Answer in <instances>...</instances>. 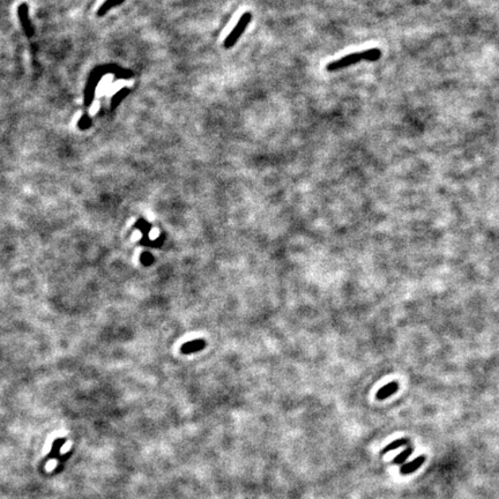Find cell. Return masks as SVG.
Returning <instances> with one entry per match:
<instances>
[{
	"mask_svg": "<svg viewBox=\"0 0 499 499\" xmlns=\"http://www.w3.org/2000/svg\"><path fill=\"white\" fill-rule=\"evenodd\" d=\"M380 57H382V51L377 47H373V49L365 50L363 52H355L345 55L343 58H340L338 60L332 61L327 65V71L333 72V71H338V69L346 68L348 66H351L356 62L361 60H368V61H377L379 60Z\"/></svg>",
	"mask_w": 499,
	"mask_h": 499,
	"instance_id": "1",
	"label": "cell"
},
{
	"mask_svg": "<svg viewBox=\"0 0 499 499\" xmlns=\"http://www.w3.org/2000/svg\"><path fill=\"white\" fill-rule=\"evenodd\" d=\"M106 72H109L108 66H106V67H101V66H98V67H96L94 71L91 72L89 79H88V81H87L86 88H84V99H83L84 102L83 103H84V106H86V108H89V106L92 104V101H94V98H95V91H96V88H97V84L99 82V80H101V77L104 75Z\"/></svg>",
	"mask_w": 499,
	"mask_h": 499,
	"instance_id": "2",
	"label": "cell"
},
{
	"mask_svg": "<svg viewBox=\"0 0 499 499\" xmlns=\"http://www.w3.org/2000/svg\"><path fill=\"white\" fill-rule=\"evenodd\" d=\"M251 18H252V14L250 12H245L239 17L237 24L235 25V28L232 29L230 34H229L227 38L224 39L223 43L224 49H231V47L237 43V40L240 38V36H242L244 34V31H245L247 24L251 22Z\"/></svg>",
	"mask_w": 499,
	"mask_h": 499,
	"instance_id": "3",
	"label": "cell"
},
{
	"mask_svg": "<svg viewBox=\"0 0 499 499\" xmlns=\"http://www.w3.org/2000/svg\"><path fill=\"white\" fill-rule=\"evenodd\" d=\"M29 7L27 3H22V5L18 6L17 8V14L18 17H20V22L22 28H23L24 34L27 35V37H31L34 35V29H32V24L30 22V18H29V12H28Z\"/></svg>",
	"mask_w": 499,
	"mask_h": 499,
	"instance_id": "4",
	"label": "cell"
},
{
	"mask_svg": "<svg viewBox=\"0 0 499 499\" xmlns=\"http://www.w3.org/2000/svg\"><path fill=\"white\" fill-rule=\"evenodd\" d=\"M206 347V341L202 339H197V340H192V341H188L186 343L180 347V353L188 355V354H193L198 353V351L202 350Z\"/></svg>",
	"mask_w": 499,
	"mask_h": 499,
	"instance_id": "5",
	"label": "cell"
},
{
	"mask_svg": "<svg viewBox=\"0 0 499 499\" xmlns=\"http://www.w3.org/2000/svg\"><path fill=\"white\" fill-rule=\"evenodd\" d=\"M425 462V457L424 456H420V457H417L416 459H414L412 462H408V464L405 465V466H402L401 469H400V473L402 475H409V474H412V473L414 472H416L417 469H419L421 466H422L423 464Z\"/></svg>",
	"mask_w": 499,
	"mask_h": 499,
	"instance_id": "6",
	"label": "cell"
},
{
	"mask_svg": "<svg viewBox=\"0 0 499 499\" xmlns=\"http://www.w3.org/2000/svg\"><path fill=\"white\" fill-rule=\"evenodd\" d=\"M398 388H399L398 383L392 382V383L387 384V385L380 388V390L377 392L376 397H377V399H378V400H385L386 398L391 397L392 394H394L395 392H398Z\"/></svg>",
	"mask_w": 499,
	"mask_h": 499,
	"instance_id": "7",
	"label": "cell"
},
{
	"mask_svg": "<svg viewBox=\"0 0 499 499\" xmlns=\"http://www.w3.org/2000/svg\"><path fill=\"white\" fill-rule=\"evenodd\" d=\"M128 88H123V89H120L119 91H117L116 94L113 95V97L111 98V104H110V109L111 110H116L118 108V105L120 104L121 101L126 97V96L128 95Z\"/></svg>",
	"mask_w": 499,
	"mask_h": 499,
	"instance_id": "8",
	"label": "cell"
},
{
	"mask_svg": "<svg viewBox=\"0 0 499 499\" xmlns=\"http://www.w3.org/2000/svg\"><path fill=\"white\" fill-rule=\"evenodd\" d=\"M125 1V0H105V2L103 3V5L99 7V9H98V12H97V15L98 16H103V15H105L106 13L109 12L110 9H112L113 7H116V6H119L121 5Z\"/></svg>",
	"mask_w": 499,
	"mask_h": 499,
	"instance_id": "9",
	"label": "cell"
},
{
	"mask_svg": "<svg viewBox=\"0 0 499 499\" xmlns=\"http://www.w3.org/2000/svg\"><path fill=\"white\" fill-rule=\"evenodd\" d=\"M409 444V441L408 439H406V438H402V439H398V441H394V442H392L391 444H388V445L385 447L382 451V454L384 456V454H386L388 452H391V451H394V450H397L399 449V447H401V446H405V445H408Z\"/></svg>",
	"mask_w": 499,
	"mask_h": 499,
	"instance_id": "10",
	"label": "cell"
},
{
	"mask_svg": "<svg viewBox=\"0 0 499 499\" xmlns=\"http://www.w3.org/2000/svg\"><path fill=\"white\" fill-rule=\"evenodd\" d=\"M412 453H413V449L412 447H408V449L405 450L404 452L399 454V456H397L393 459V462L392 464L393 465H401V464H404V462L408 459V458L412 456Z\"/></svg>",
	"mask_w": 499,
	"mask_h": 499,
	"instance_id": "11",
	"label": "cell"
},
{
	"mask_svg": "<svg viewBox=\"0 0 499 499\" xmlns=\"http://www.w3.org/2000/svg\"><path fill=\"white\" fill-rule=\"evenodd\" d=\"M135 228H138L140 229L143 232V237H148V235H149V230H150V228H151V225L148 223V222H146L143 219H140L138 222H136V224H135Z\"/></svg>",
	"mask_w": 499,
	"mask_h": 499,
	"instance_id": "12",
	"label": "cell"
},
{
	"mask_svg": "<svg viewBox=\"0 0 499 499\" xmlns=\"http://www.w3.org/2000/svg\"><path fill=\"white\" fill-rule=\"evenodd\" d=\"M77 126H79L80 129H87L91 126V119L88 117V114H83V116L80 118L79 123H77Z\"/></svg>",
	"mask_w": 499,
	"mask_h": 499,
	"instance_id": "13",
	"label": "cell"
},
{
	"mask_svg": "<svg viewBox=\"0 0 499 499\" xmlns=\"http://www.w3.org/2000/svg\"><path fill=\"white\" fill-rule=\"evenodd\" d=\"M141 262L145 266H149L154 262V257L149 252H145L141 254Z\"/></svg>",
	"mask_w": 499,
	"mask_h": 499,
	"instance_id": "14",
	"label": "cell"
}]
</instances>
